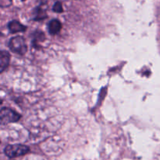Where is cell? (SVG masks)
<instances>
[{"mask_svg":"<svg viewBox=\"0 0 160 160\" xmlns=\"http://www.w3.org/2000/svg\"><path fill=\"white\" fill-rule=\"evenodd\" d=\"M9 47L12 52L20 55H24L28 50L25 39L21 36L12 38L9 42Z\"/></svg>","mask_w":160,"mask_h":160,"instance_id":"1","label":"cell"},{"mask_svg":"<svg viewBox=\"0 0 160 160\" xmlns=\"http://www.w3.org/2000/svg\"><path fill=\"white\" fill-rule=\"evenodd\" d=\"M29 152V147L23 144H10L5 147L4 152L9 158L22 156Z\"/></svg>","mask_w":160,"mask_h":160,"instance_id":"2","label":"cell"},{"mask_svg":"<svg viewBox=\"0 0 160 160\" xmlns=\"http://www.w3.org/2000/svg\"><path fill=\"white\" fill-rule=\"evenodd\" d=\"M20 115L13 110L8 108H4L1 110L0 112V122L1 124L10 123L15 122L20 119Z\"/></svg>","mask_w":160,"mask_h":160,"instance_id":"3","label":"cell"},{"mask_svg":"<svg viewBox=\"0 0 160 160\" xmlns=\"http://www.w3.org/2000/svg\"><path fill=\"white\" fill-rule=\"evenodd\" d=\"M8 28L11 33H17V32H22V31H26L27 28L20 24L17 20H12L8 24Z\"/></svg>","mask_w":160,"mask_h":160,"instance_id":"4","label":"cell"},{"mask_svg":"<svg viewBox=\"0 0 160 160\" xmlns=\"http://www.w3.org/2000/svg\"><path fill=\"white\" fill-rule=\"evenodd\" d=\"M9 64V54L6 51H1V53H0V72H4Z\"/></svg>","mask_w":160,"mask_h":160,"instance_id":"5","label":"cell"},{"mask_svg":"<svg viewBox=\"0 0 160 160\" xmlns=\"http://www.w3.org/2000/svg\"><path fill=\"white\" fill-rule=\"evenodd\" d=\"M62 28V24L58 20H52L48 24V31L52 35H56L59 32Z\"/></svg>","mask_w":160,"mask_h":160,"instance_id":"6","label":"cell"},{"mask_svg":"<svg viewBox=\"0 0 160 160\" xmlns=\"http://www.w3.org/2000/svg\"><path fill=\"white\" fill-rule=\"evenodd\" d=\"M53 11L56 13H62L63 11V9H62V3L60 2H56V3L54 4L52 8Z\"/></svg>","mask_w":160,"mask_h":160,"instance_id":"7","label":"cell"}]
</instances>
